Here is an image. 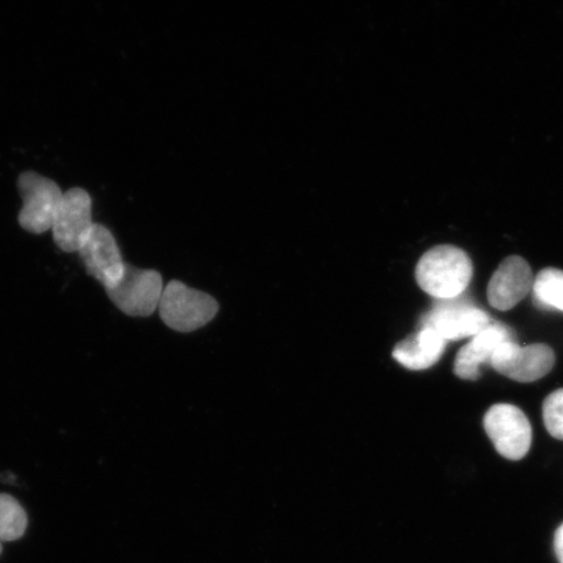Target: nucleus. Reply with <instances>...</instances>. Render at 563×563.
<instances>
[{
	"mask_svg": "<svg viewBox=\"0 0 563 563\" xmlns=\"http://www.w3.org/2000/svg\"><path fill=\"white\" fill-rule=\"evenodd\" d=\"M421 290L434 299H453L467 290L474 276L467 253L454 245H439L419 260L417 272Z\"/></svg>",
	"mask_w": 563,
	"mask_h": 563,
	"instance_id": "obj_1",
	"label": "nucleus"
},
{
	"mask_svg": "<svg viewBox=\"0 0 563 563\" xmlns=\"http://www.w3.org/2000/svg\"><path fill=\"white\" fill-rule=\"evenodd\" d=\"M218 309L220 307L213 297L195 290L180 280L168 282L158 306L165 325L179 333H191L208 325Z\"/></svg>",
	"mask_w": 563,
	"mask_h": 563,
	"instance_id": "obj_2",
	"label": "nucleus"
},
{
	"mask_svg": "<svg viewBox=\"0 0 563 563\" xmlns=\"http://www.w3.org/2000/svg\"><path fill=\"white\" fill-rule=\"evenodd\" d=\"M18 189L23 200L19 224L31 234H44L53 230L63 200L62 189L52 179L34 172L19 176Z\"/></svg>",
	"mask_w": 563,
	"mask_h": 563,
	"instance_id": "obj_3",
	"label": "nucleus"
},
{
	"mask_svg": "<svg viewBox=\"0 0 563 563\" xmlns=\"http://www.w3.org/2000/svg\"><path fill=\"white\" fill-rule=\"evenodd\" d=\"M492 323L487 312L463 295L453 299H435L433 307L420 319V327L433 329L446 342L475 336Z\"/></svg>",
	"mask_w": 563,
	"mask_h": 563,
	"instance_id": "obj_4",
	"label": "nucleus"
},
{
	"mask_svg": "<svg viewBox=\"0 0 563 563\" xmlns=\"http://www.w3.org/2000/svg\"><path fill=\"white\" fill-rule=\"evenodd\" d=\"M164 288L159 272L139 269L136 266L125 264L121 280L114 286L104 288V291L124 314L151 317L158 309Z\"/></svg>",
	"mask_w": 563,
	"mask_h": 563,
	"instance_id": "obj_5",
	"label": "nucleus"
},
{
	"mask_svg": "<svg viewBox=\"0 0 563 563\" xmlns=\"http://www.w3.org/2000/svg\"><path fill=\"white\" fill-rule=\"evenodd\" d=\"M484 429L498 454L506 460L520 461L530 452L532 427L517 406H492L485 413Z\"/></svg>",
	"mask_w": 563,
	"mask_h": 563,
	"instance_id": "obj_6",
	"label": "nucleus"
},
{
	"mask_svg": "<svg viewBox=\"0 0 563 563\" xmlns=\"http://www.w3.org/2000/svg\"><path fill=\"white\" fill-rule=\"evenodd\" d=\"M554 351L544 343L520 347L517 341L504 342L492 356L490 367L517 383H534L554 367Z\"/></svg>",
	"mask_w": 563,
	"mask_h": 563,
	"instance_id": "obj_7",
	"label": "nucleus"
},
{
	"mask_svg": "<svg viewBox=\"0 0 563 563\" xmlns=\"http://www.w3.org/2000/svg\"><path fill=\"white\" fill-rule=\"evenodd\" d=\"M93 227L90 195L86 189L70 188L63 195L53 227L56 246L66 253L79 252Z\"/></svg>",
	"mask_w": 563,
	"mask_h": 563,
	"instance_id": "obj_8",
	"label": "nucleus"
},
{
	"mask_svg": "<svg viewBox=\"0 0 563 563\" xmlns=\"http://www.w3.org/2000/svg\"><path fill=\"white\" fill-rule=\"evenodd\" d=\"M77 253L89 276L100 282L104 288L114 286L123 277L126 263L114 235L102 224L95 223L87 241Z\"/></svg>",
	"mask_w": 563,
	"mask_h": 563,
	"instance_id": "obj_9",
	"label": "nucleus"
},
{
	"mask_svg": "<svg viewBox=\"0 0 563 563\" xmlns=\"http://www.w3.org/2000/svg\"><path fill=\"white\" fill-rule=\"evenodd\" d=\"M533 276L525 258L510 256L497 267L488 285V300L497 311H510L531 292Z\"/></svg>",
	"mask_w": 563,
	"mask_h": 563,
	"instance_id": "obj_10",
	"label": "nucleus"
},
{
	"mask_svg": "<svg viewBox=\"0 0 563 563\" xmlns=\"http://www.w3.org/2000/svg\"><path fill=\"white\" fill-rule=\"evenodd\" d=\"M508 341H516L514 330L504 323H492L457 352L454 362L455 376L467 382H476L482 377L484 365H490L492 356L498 346Z\"/></svg>",
	"mask_w": 563,
	"mask_h": 563,
	"instance_id": "obj_11",
	"label": "nucleus"
},
{
	"mask_svg": "<svg viewBox=\"0 0 563 563\" xmlns=\"http://www.w3.org/2000/svg\"><path fill=\"white\" fill-rule=\"evenodd\" d=\"M446 341L431 328L420 327L418 333L399 342L393 357L410 371H424L433 367L445 351Z\"/></svg>",
	"mask_w": 563,
	"mask_h": 563,
	"instance_id": "obj_12",
	"label": "nucleus"
},
{
	"mask_svg": "<svg viewBox=\"0 0 563 563\" xmlns=\"http://www.w3.org/2000/svg\"><path fill=\"white\" fill-rule=\"evenodd\" d=\"M532 292L541 307L563 312V272L555 267L541 271L533 280Z\"/></svg>",
	"mask_w": 563,
	"mask_h": 563,
	"instance_id": "obj_13",
	"label": "nucleus"
},
{
	"mask_svg": "<svg viewBox=\"0 0 563 563\" xmlns=\"http://www.w3.org/2000/svg\"><path fill=\"white\" fill-rule=\"evenodd\" d=\"M27 527L26 512L16 498L0 493V543L24 537Z\"/></svg>",
	"mask_w": 563,
	"mask_h": 563,
	"instance_id": "obj_14",
	"label": "nucleus"
},
{
	"mask_svg": "<svg viewBox=\"0 0 563 563\" xmlns=\"http://www.w3.org/2000/svg\"><path fill=\"white\" fill-rule=\"evenodd\" d=\"M544 424L552 438L563 441V389L547 397L543 406Z\"/></svg>",
	"mask_w": 563,
	"mask_h": 563,
	"instance_id": "obj_15",
	"label": "nucleus"
},
{
	"mask_svg": "<svg viewBox=\"0 0 563 563\" xmlns=\"http://www.w3.org/2000/svg\"><path fill=\"white\" fill-rule=\"evenodd\" d=\"M554 552L560 563H563V523L554 534Z\"/></svg>",
	"mask_w": 563,
	"mask_h": 563,
	"instance_id": "obj_16",
	"label": "nucleus"
},
{
	"mask_svg": "<svg viewBox=\"0 0 563 563\" xmlns=\"http://www.w3.org/2000/svg\"><path fill=\"white\" fill-rule=\"evenodd\" d=\"M0 553H2V544H0Z\"/></svg>",
	"mask_w": 563,
	"mask_h": 563,
	"instance_id": "obj_17",
	"label": "nucleus"
}]
</instances>
